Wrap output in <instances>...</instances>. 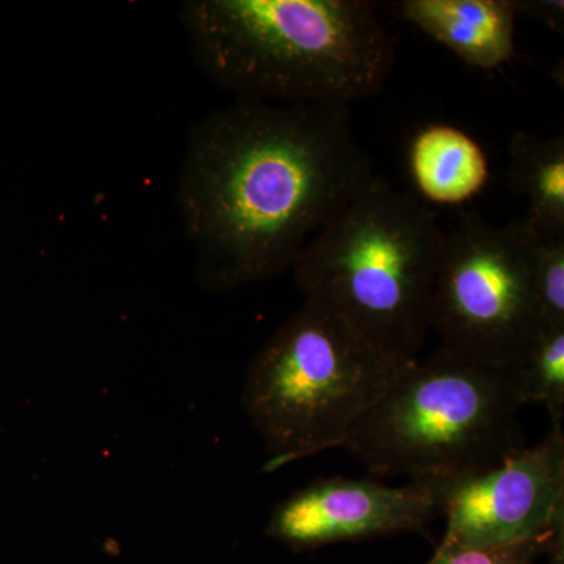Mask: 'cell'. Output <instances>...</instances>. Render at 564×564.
<instances>
[{
    "instance_id": "obj_9",
    "label": "cell",
    "mask_w": 564,
    "mask_h": 564,
    "mask_svg": "<svg viewBox=\"0 0 564 564\" xmlns=\"http://www.w3.org/2000/svg\"><path fill=\"white\" fill-rule=\"evenodd\" d=\"M400 18L474 68H500L513 58L516 0H403Z\"/></svg>"
},
{
    "instance_id": "obj_3",
    "label": "cell",
    "mask_w": 564,
    "mask_h": 564,
    "mask_svg": "<svg viewBox=\"0 0 564 564\" xmlns=\"http://www.w3.org/2000/svg\"><path fill=\"white\" fill-rule=\"evenodd\" d=\"M445 242L419 196L377 174L293 265L304 300L322 304L400 361H419Z\"/></svg>"
},
{
    "instance_id": "obj_7",
    "label": "cell",
    "mask_w": 564,
    "mask_h": 564,
    "mask_svg": "<svg viewBox=\"0 0 564 564\" xmlns=\"http://www.w3.org/2000/svg\"><path fill=\"white\" fill-rule=\"evenodd\" d=\"M451 481H381L318 478L274 508L267 536L293 552L358 543L403 533H429L443 516Z\"/></svg>"
},
{
    "instance_id": "obj_16",
    "label": "cell",
    "mask_w": 564,
    "mask_h": 564,
    "mask_svg": "<svg viewBox=\"0 0 564 564\" xmlns=\"http://www.w3.org/2000/svg\"><path fill=\"white\" fill-rule=\"evenodd\" d=\"M543 556L545 564H564V516L556 521Z\"/></svg>"
},
{
    "instance_id": "obj_14",
    "label": "cell",
    "mask_w": 564,
    "mask_h": 564,
    "mask_svg": "<svg viewBox=\"0 0 564 564\" xmlns=\"http://www.w3.org/2000/svg\"><path fill=\"white\" fill-rule=\"evenodd\" d=\"M563 516L564 513L560 514L556 521ZM556 521L545 532L529 538V540L518 541V543L463 545L441 541L426 564H533L543 556Z\"/></svg>"
},
{
    "instance_id": "obj_6",
    "label": "cell",
    "mask_w": 564,
    "mask_h": 564,
    "mask_svg": "<svg viewBox=\"0 0 564 564\" xmlns=\"http://www.w3.org/2000/svg\"><path fill=\"white\" fill-rule=\"evenodd\" d=\"M538 237L524 218L492 226L463 214L445 232L430 314L444 350L505 369L543 326L533 295Z\"/></svg>"
},
{
    "instance_id": "obj_10",
    "label": "cell",
    "mask_w": 564,
    "mask_h": 564,
    "mask_svg": "<svg viewBox=\"0 0 564 564\" xmlns=\"http://www.w3.org/2000/svg\"><path fill=\"white\" fill-rule=\"evenodd\" d=\"M408 172L423 199L447 206L469 202L489 181L480 143L445 122H432L414 133L408 147Z\"/></svg>"
},
{
    "instance_id": "obj_12",
    "label": "cell",
    "mask_w": 564,
    "mask_h": 564,
    "mask_svg": "<svg viewBox=\"0 0 564 564\" xmlns=\"http://www.w3.org/2000/svg\"><path fill=\"white\" fill-rule=\"evenodd\" d=\"M505 370L524 406L544 404L551 425H563L564 328H541Z\"/></svg>"
},
{
    "instance_id": "obj_8",
    "label": "cell",
    "mask_w": 564,
    "mask_h": 564,
    "mask_svg": "<svg viewBox=\"0 0 564 564\" xmlns=\"http://www.w3.org/2000/svg\"><path fill=\"white\" fill-rule=\"evenodd\" d=\"M564 513V432L547 434L485 473L448 484L445 543L502 545L551 529Z\"/></svg>"
},
{
    "instance_id": "obj_15",
    "label": "cell",
    "mask_w": 564,
    "mask_h": 564,
    "mask_svg": "<svg viewBox=\"0 0 564 564\" xmlns=\"http://www.w3.org/2000/svg\"><path fill=\"white\" fill-rule=\"evenodd\" d=\"M516 9L519 18H529V20L541 22L554 32L563 33V0H516Z\"/></svg>"
},
{
    "instance_id": "obj_5",
    "label": "cell",
    "mask_w": 564,
    "mask_h": 564,
    "mask_svg": "<svg viewBox=\"0 0 564 564\" xmlns=\"http://www.w3.org/2000/svg\"><path fill=\"white\" fill-rule=\"evenodd\" d=\"M522 406L507 370L440 348L415 361L339 448L373 477L455 481L524 451Z\"/></svg>"
},
{
    "instance_id": "obj_1",
    "label": "cell",
    "mask_w": 564,
    "mask_h": 564,
    "mask_svg": "<svg viewBox=\"0 0 564 564\" xmlns=\"http://www.w3.org/2000/svg\"><path fill=\"white\" fill-rule=\"evenodd\" d=\"M348 106L234 101L188 132L177 209L196 280L236 291L293 269L377 176Z\"/></svg>"
},
{
    "instance_id": "obj_13",
    "label": "cell",
    "mask_w": 564,
    "mask_h": 564,
    "mask_svg": "<svg viewBox=\"0 0 564 564\" xmlns=\"http://www.w3.org/2000/svg\"><path fill=\"white\" fill-rule=\"evenodd\" d=\"M533 295L543 328H564V239H538Z\"/></svg>"
},
{
    "instance_id": "obj_11",
    "label": "cell",
    "mask_w": 564,
    "mask_h": 564,
    "mask_svg": "<svg viewBox=\"0 0 564 564\" xmlns=\"http://www.w3.org/2000/svg\"><path fill=\"white\" fill-rule=\"evenodd\" d=\"M508 155V180L524 196L527 225L538 239H564L563 135L516 132Z\"/></svg>"
},
{
    "instance_id": "obj_2",
    "label": "cell",
    "mask_w": 564,
    "mask_h": 564,
    "mask_svg": "<svg viewBox=\"0 0 564 564\" xmlns=\"http://www.w3.org/2000/svg\"><path fill=\"white\" fill-rule=\"evenodd\" d=\"M180 14L193 62L234 101L350 107L395 65L366 0H188Z\"/></svg>"
},
{
    "instance_id": "obj_4",
    "label": "cell",
    "mask_w": 564,
    "mask_h": 564,
    "mask_svg": "<svg viewBox=\"0 0 564 564\" xmlns=\"http://www.w3.org/2000/svg\"><path fill=\"white\" fill-rule=\"evenodd\" d=\"M413 364L388 355L328 307L304 300L245 375L243 411L269 454L263 470L339 448Z\"/></svg>"
}]
</instances>
